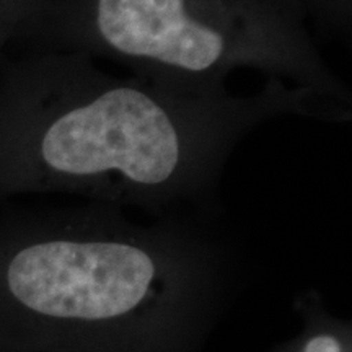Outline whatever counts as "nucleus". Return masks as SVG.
<instances>
[{
  "label": "nucleus",
  "instance_id": "obj_1",
  "mask_svg": "<svg viewBox=\"0 0 352 352\" xmlns=\"http://www.w3.org/2000/svg\"><path fill=\"white\" fill-rule=\"evenodd\" d=\"M344 124L352 107L266 82L236 95L118 77L83 52H0V204L74 195L151 217H189L214 202L228 157L264 122Z\"/></svg>",
  "mask_w": 352,
  "mask_h": 352
},
{
  "label": "nucleus",
  "instance_id": "obj_2",
  "mask_svg": "<svg viewBox=\"0 0 352 352\" xmlns=\"http://www.w3.org/2000/svg\"><path fill=\"white\" fill-rule=\"evenodd\" d=\"M233 283L189 217L0 204V341L43 352H206Z\"/></svg>",
  "mask_w": 352,
  "mask_h": 352
},
{
  "label": "nucleus",
  "instance_id": "obj_3",
  "mask_svg": "<svg viewBox=\"0 0 352 352\" xmlns=\"http://www.w3.org/2000/svg\"><path fill=\"white\" fill-rule=\"evenodd\" d=\"M16 50L83 52L134 76L220 90L236 69L352 107L351 91L289 16L259 0H91L39 20Z\"/></svg>",
  "mask_w": 352,
  "mask_h": 352
},
{
  "label": "nucleus",
  "instance_id": "obj_4",
  "mask_svg": "<svg viewBox=\"0 0 352 352\" xmlns=\"http://www.w3.org/2000/svg\"><path fill=\"white\" fill-rule=\"evenodd\" d=\"M294 308L296 331L271 352H352L351 321L334 314L318 292H303Z\"/></svg>",
  "mask_w": 352,
  "mask_h": 352
},
{
  "label": "nucleus",
  "instance_id": "obj_5",
  "mask_svg": "<svg viewBox=\"0 0 352 352\" xmlns=\"http://www.w3.org/2000/svg\"><path fill=\"white\" fill-rule=\"evenodd\" d=\"M0 352H43V351H33V349H25V347L12 346L7 342L0 341Z\"/></svg>",
  "mask_w": 352,
  "mask_h": 352
}]
</instances>
